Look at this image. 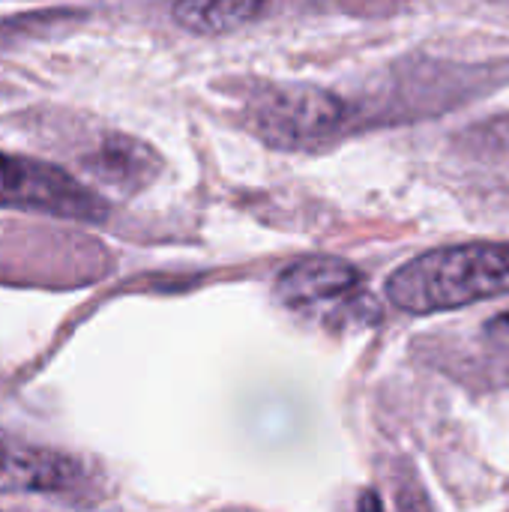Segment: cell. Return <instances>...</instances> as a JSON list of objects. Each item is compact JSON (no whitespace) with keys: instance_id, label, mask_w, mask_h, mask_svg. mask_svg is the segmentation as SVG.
<instances>
[{"instance_id":"cell-1","label":"cell","mask_w":509,"mask_h":512,"mask_svg":"<svg viewBox=\"0 0 509 512\" xmlns=\"http://www.w3.org/2000/svg\"><path fill=\"white\" fill-rule=\"evenodd\" d=\"M509 294V243H462L423 252L387 279V300L411 315L465 309Z\"/></svg>"},{"instance_id":"cell-2","label":"cell","mask_w":509,"mask_h":512,"mask_svg":"<svg viewBox=\"0 0 509 512\" xmlns=\"http://www.w3.org/2000/svg\"><path fill=\"white\" fill-rule=\"evenodd\" d=\"M345 120V102L315 84L270 87L249 108L252 129L276 150H312L333 138Z\"/></svg>"},{"instance_id":"cell-3","label":"cell","mask_w":509,"mask_h":512,"mask_svg":"<svg viewBox=\"0 0 509 512\" xmlns=\"http://www.w3.org/2000/svg\"><path fill=\"white\" fill-rule=\"evenodd\" d=\"M0 207L102 222L108 204L57 165L0 150Z\"/></svg>"},{"instance_id":"cell-4","label":"cell","mask_w":509,"mask_h":512,"mask_svg":"<svg viewBox=\"0 0 509 512\" xmlns=\"http://www.w3.org/2000/svg\"><path fill=\"white\" fill-rule=\"evenodd\" d=\"M276 297L306 315L345 318L348 306L366 303L363 273L336 255H309L291 261L276 279Z\"/></svg>"},{"instance_id":"cell-5","label":"cell","mask_w":509,"mask_h":512,"mask_svg":"<svg viewBox=\"0 0 509 512\" xmlns=\"http://www.w3.org/2000/svg\"><path fill=\"white\" fill-rule=\"evenodd\" d=\"M84 480L81 462L0 432V495H63Z\"/></svg>"},{"instance_id":"cell-6","label":"cell","mask_w":509,"mask_h":512,"mask_svg":"<svg viewBox=\"0 0 509 512\" xmlns=\"http://www.w3.org/2000/svg\"><path fill=\"white\" fill-rule=\"evenodd\" d=\"M270 0H174V21L198 36L234 33L255 21Z\"/></svg>"},{"instance_id":"cell-7","label":"cell","mask_w":509,"mask_h":512,"mask_svg":"<svg viewBox=\"0 0 509 512\" xmlns=\"http://www.w3.org/2000/svg\"><path fill=\"white\" fill-rule=\"evenodd\" d=\"M90 168L120 186V189H141L159 168V159L153 156V150L129 135H111L102 141V147L96 150V156L90 159Z\"/></svg>"},{"instance_id":"cell-8","label":"cell","mask_w":509,"mask_h":512,"mask_svg":"<svg viewBox=\"0 0 509 512\" xmlns=\"http://www.w3.org/2000/svg\"><path fill=\"white\" fill-rule=\"evenodd\" d=\"M486 336H489L495 345H504V348H509V312L498 315V318H492V324L486 327Z\"/></svg>"}]
</instances>
